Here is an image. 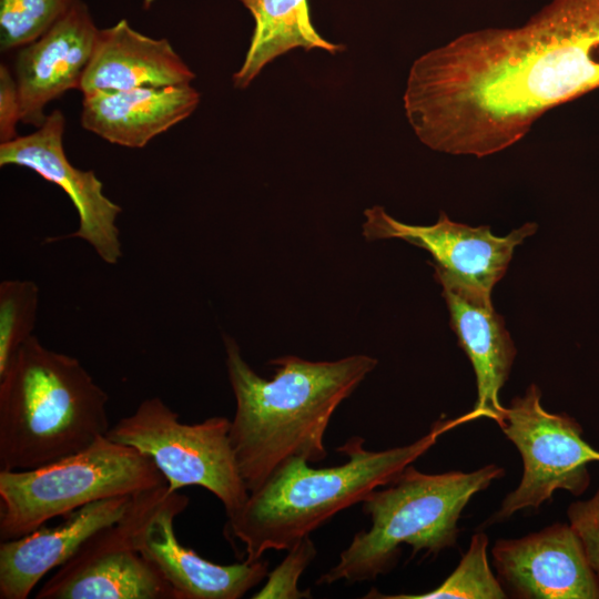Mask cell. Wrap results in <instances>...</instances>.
Instances as JSON below:
<instances>
[{"instance_id": "1", "label": "cell", "mask_w": 599, "mask_h": 599, "mask_svg": "<svg viewBox=\"0 0 599 599\" xmlns=\"http://www.w3.org/2000/svg\"><path fill=\"white\" fill-rule=\"evenodd\" d=\"M223 339L236 403L230 438L248 491L260 488L290 458L324 460V437L334 412L377 359L359 354L335 362L283 356L271 361L275 374L265 379L244 361L234 338Z\"/></svg>"}, {"instance_id": "2", "label": "cell", "mask_w": 599, "mask_h": 599, "mask_svg": "<svg viewBox=\"0 0 599 599\" xmlns=\"http://www.w3.org/2000/svg\"><path fill=\"white\" fill-rule=\"evenodd\" d=\"M465 422L466 415L438 420L418 440L382 451L367 450L364 439L354 436L337 448L348 459L335 467L313 468L290 458L227 518V531L244 545L247 562L267 550H288L341 510L387 486L441 434Z\"/></svg>"}, {"instance_id": "3", "label": "cell", "mask_w": 599, "mask_h": 599, "mask_svg": "<svg viewBox=\"0 0 599 599\" xmlns=\"http://www.w3.org/2000/svg\"><path fill=\"white\" fill-rule=\"evenodd\" d=\"M109 397L75 357L30 336L0 376V470L79 453L110 429Z\"/></svg>"}, {"instance_id": "4", "label": "cell", "mask_w": 599, "mask_h": 599, "mask_svg": "<svg viewBox=\"0 0 599 599\" xmlns=\"http://www.w3.org/2000/svg\"><path fill=\"white\" fill-rule=\"evenodd\" d=\"M504 475L505 469L495 464L470 473L443 474H425L408 465L386 488L375 489L364 499L370 529L354 536L338 562L317 583L373 580L396 565L404 544L414 554H438L453 547L468 501Z\"/></svg>"}, {"instance_id": "5", "label": "cell", "mask_w": 599, "mask_h": 599, "mask_svg": "<svg viewBox=\"0 0 599 599\" xmlns=\"http://www.w3.org/2000/svg\"><path fill=\"white\" fill-rule=\"evenodd\" d=\"M154 461L133 447L98 438L83 450L28 470H0V541L94 501L166 485Z\"/></svg>"}, {"instance_id": "6", "label": "cell", "mask_w": 599, "mask_h": 599, "mask_svg": "<svg viewBox=\"0 0 599 599\" xmlns=\"http://www.w3.org/2000/svg\"><path fill=\"white\" fill-rule=\"evenodd\" d=\"M223 416L184 424L160 397L142 400L129 416L110 427L106 437L149 456L170 491L201 486L224 506L227 518L245 504L250 491L241 476Z\"/></svg>"}, {"instance_id": "7", "label": "cell", "mask_w": 599, "mask_h": 599, "mask_svg": "<svg viewBox=\"0 0 599 599\" xmlns=\"http://www.w3.org/2000/svg\"><path fill=\"white\" fill-rule=\"evenodd\" d=\"M498 426L518 449L524 470L517 488L493 516L495 521L525 508H538L559 489L576 496L586 491L588 465L599 461V451L582 438V428L572 417L542 407L537 385L511 399Z\"/></svg>"}, {"instance_id": "8", "label": "cell", "mask_w": 599, "mask_h": 599, "mask_svg": "<svg viewBox=\"0 0 599 599\" xmlns=\"http://www.w3.org/2000/svg\"><path fill=\"white\" fill-rule=\"evenodd\" d=\"M187 505L189 498L170 491L167 484L133 496L135 548L171 586L175 599L242 598L266 578L267 561L219 565L184 547L174 519Z\"/></svg>"}, {"instance_id": "9", "label": "cell", "mask_w": 599, "mask_h": 599, "mask_svg": "<svg viewBox=\"0 0 599 599\" xmlns=\"http://www.w3.org/2000/svg\"><path fill=\"white\" fill-rule=\"evenodd\" d=\"M133 527L131 500L124 515L89 537L35 598L175 599L171 586L135 548Z\"/></svg>"}, {"instance_id": "10", "label": "cell", "mask_w": 599, "mask_h": 599, "mask_svg": "<svg viewBox=\"0 0 599 599\" xmlns=\"http://www.w3.org/2000/svg\"><path fill=\"white\" fill-rule=\"evenodd\" d=\"M364 216L366 240H404L426 250L434 258L435 271L490 293L506 274L516 246L537 230L535 223H526L506 236H495L489 226L457 223L444 212L433 225H412L378 205L365 210Z\"/></svg>"}, {"instance_id": "11", "label": "cell", "mask_w": 599, "mask_h": 599, "mask_svg": "<svg viewBox=\"0 0 599 599\" xmlns=\"http://www.w3.org/2000/svg\"><path fill=\"white\" fill-rule=\"evenodd\" d=\"M65 118L60 110L47 115L34 132L0 143V165L30 169L60 186L79 215V229L67 237L88 242L108 264L122 256L120 232L115 224L122 209L103 193V184L93 171L73 166L63 150Z\"/></svg>"}, {"instance_id": "12", "label": "cell", "mask_w": 599, "mask_h": 599, "mask_svg": "<svg viewBox=\"0 0 599 599\" xmlns=\"http://www.w3.org/2000/svg\"><path fill=\"white\" fill-rule=\"evenodd\" d=\"M491 556L500 583L514 598L599 599V577L570 524L499 539Z\"/></svg>"}, {"instance_id": "13", "label": "cell", "mask_w": 599, "mask_h": 599, "mask_svg": "<svg viewBox=\"0 0 599 599\" xmlns=\"http://www.w3.org/2000/svg\"><path fill=\"white\" fill-rule=\"evenodd\" d=\"M99 30L85 3L72 8L39 39L19 49L14 61L21 122L41 126L44 106L80 88Z\"/></svg>"}, {"instance_id": "14", "label": "cell", "mask_w": 599, "mask_h": 599, "mask_svg": "<svg viewBox=\"0 0 599 599\" xmlns=\"http://www.w3.org/2000/svg\"><path fill=\"white\" fill-rule=\"evenodd\" d=\"M434 276L443 287L450 326L476 375L477 400L469 414L473 419L485 417L499 425L505 410L499 402V392L516 357V347L505 321L495 312L490 292L438 271Z\"/></svg>"}, {"instance_id": "15", "label": "cell", "mask_w": 599, "mask_h": 599, "mask_svg": "<svg viewBox=\"0 0 599 599\" xmlns=\"http://www.w3.org/2000/svg\"><path fill=\"white\" fill-rule=\"evenodd\" d=\"M132 497L88 504L54 526L45 525L16 539L0 542V598L26 599L53 568L70 559L98 530L116 522Z\"/></svg>"}, {"instance_id": "16", "label": "cell", "mask_w": 599, "mask_h": 599, "mask_svg": "<svg viewBox=\"0 0 599 599\" xmlns=\"http://www.w3.org/2000/svg\"><path fill=\"white\" fill-rule=\"evenodd\" d=\"M201 94L191 84L83 93L82 126L110 143L143 148L189 118Z\"/></svg>"}, {"instance_id": "17", "label": "cell", "mask_w": 599, "mask_h": 599, "mask_svg": "<svg viewBox=\"0 0 599 599\" xmlns=\"http://www.w3.org/2000/svg\"><path fill=\"white\" fill-rule=\"evenodd\" d=\"M195 73L167 39L134 30L125 20L99 30L79 90L121 91L191 84Z\"/></svg>"}, {"instance_id": "18", "label": "cell", "mask_w": 599, "mask_h": 599, "mask_svg": "<svg viewBox=\"0 0 599 599\" xmlns=\"http://www.w3.org/2000/svg\"><path fill=\"white\" fill-rule=\"evenodd\" d=\"M254 19L248 50L233 84L245 89L263 68L277 57L303 48L319 49L335 54L341 44L324 39L314 28L307 0H240Z\"/></svg>"}, {"instance_id": "19", "label": "cell", "mask_w": 599, "mask_h": 599, "mask_svg": "<svg viewBox=\"0 0 599 599\" xmlns=\"http://www.w3.org/2000/svg\"><path fill=\"white\" fill-rule=\"evenodd\" d=\"M488 536L473 535L468 550L456 569L437 588L418 595H382L368 592L365 598L385 599H504L507 593L493 573L487 557Z\"/></svg>"}, {"instance_id": "20", "label": "cell", "mask_w": 599, "mask_h": 599, "mask_svg": "<svg viewBox=\"0 0 599 599\" xmlns=\"http://www.w3.org/2000/svg\"><path fill=\"white\" fill-rule=\"evenodd\" d=\"M39 294L32 281L7 280L0 284V376L21 345L32 336Z\"/></svg>"}, {"instance_id": "21", "label": "cell", "mask_w": 599, "mask_h": 599, "mask_svg": "<svg viewBox=\"0 0 599 599\" xmlns=\"http://www.w3.org/2000/svg\"><path fill=\"white\" fill-rule=\"evenodd\" d=\"M78 0H0V49L8 52L39 39Z\"/></svg>"}, {"instance_id": "22", "label": "cell", "mask_w": 599, "mask_h": 599, "mask_svg": "<svg viewBox=\"0 0 599 599\" xmlns=\"http://www.w3.org/2000/svg\"><path fill=\"white\" fill-rule=\"evenodd\" d=\"M316 556V548L309 536L293 545L284 560L266 576L265 585L254 599H300L311 598L308 590L298 589V579Z\"/></svg>"}, {"instance_id": "23", "label": "cell", "mask_w": 599, "mask_h": 599, "mask_svg": "<svg viewBox=\"0 0 599 599\" xmlns=\"http://www.w3.org/2000/svg\"><path fill=\"white\" fill-rule=\"evenodd\" d=\"M567 514L570 526L579 536L588 560L599 577V489L590 499L572 502Z\"/></svg>"}, {"instance_id": "24", "label": "cell", "mask_w": 599, "mask_h": 599, "mask_svg": "<svg viewBox=\"0 0 599 599\" xmlns=\"http://www.w3.org/2000/svg\"><path fill=\"white\" fill-rule=\"evenodd\" d=\"M21 121L20 99L16 78L6 64L0 65V142L14 140Z\"/></svg>"}]
</instances>
